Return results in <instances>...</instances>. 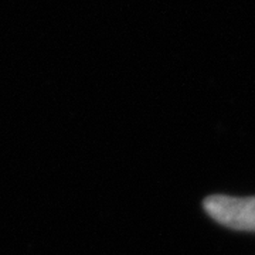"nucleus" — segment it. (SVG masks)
Here are the masks:
<instances>
[{"label":"nucleus","instance_id":"obj_1","mask_svg":"<svg viewBox=\"0 0 255 255\" xmlns=\"http://www.w3.org/2000/svg\"><path fill=\"white\" fill-rule=\"evenodd\" d=\"M203 206L211 219L226 227L255 231V197L210 196L203 201Z\"/></svg>","mask_w":255,"mask_h":255}]
</instances>
